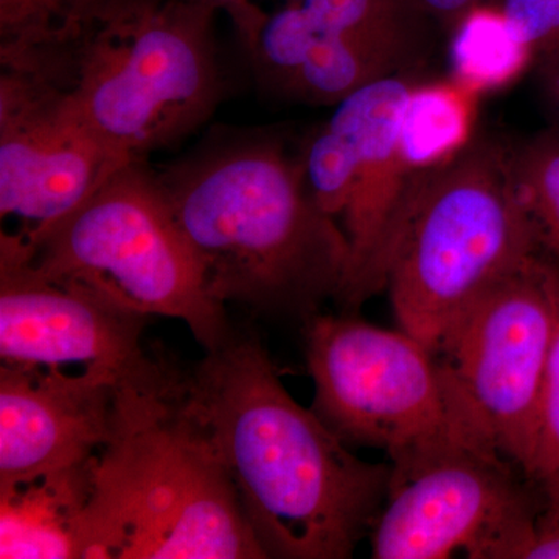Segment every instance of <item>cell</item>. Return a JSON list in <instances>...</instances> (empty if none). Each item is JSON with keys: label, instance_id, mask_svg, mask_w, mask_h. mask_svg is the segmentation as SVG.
I'll list each match as a JSON object with an SVG mask.
<instances>
[{"label": "cell", "instance_id": "1", "mask_svg": "<svg viewBox=\"0 0 559 559\" xmlns=\"http://www.w3.org/2000/svg\"><path fill=\"white\" fill-rule=\"evenodd\" d=\"M187 404L226 466L267 558H352L388 499L392 466L356 457L301 407L252 334L189 373Z\"/></svg>", "mask_w": 559, "mask_h": 559}, {"label": "cell", "instance_id": "3", "mask_svg": "<svg viewBox=\"0 0 559 559\" xmlns=\"http://www.w3.org/2000/svg\"><path fill=\"white\" fill-rule=\"evenodd\" d=\"M267 558L167 360L117 390L76 559Z\"/></svg>", "mask_w": 559, "mask_h": 559}, {"label": "cell", "instance_id": "6", "mask_svg": "<svg viewBox=\"0 0 559 559\" xmlns=\"http://www.w3.org/2000/svg\"><path fill=\"white\" fill-rule=\"evenodd\" d=\"M11 240L46 277L148 318L182 320L204 352L234 333L145 159L117 168L32 246Z\"/></svg>", "mask_w": 559, "mask_h": 559}, {"label": "cell", "instance_id": "4", "mask_svg": "<svg viewBox=\"0 0 559 559\" xmlns=\"http://www.w3.org/2000/svg\"><path fill=\"white\" fill-rule=\"evenodd\" d=\"M216 14L191 0H138L62 43L2 51L0 64L46 81L114 153L145 159L218 106Z\"/></svg>", "mask_w": 559, "mask_h": 559}, {"label": "cell", "instance_id": "8", "mask_svg": "<svg viewBox=\"0 0 559 559\" xmlns=\"http://www.w3.org/2000/svg\"><path fill=\"white\" fill-rule=\"evenodd\" d=\"M543 500L491 444H462L392 469L371 528L374 559H522Z\"/></svg>", "mask_w": 559, "mask_h": 559}, {"label": "cell", "instance_id": "16", "mask_svg": "<svg viewBox=\"0 0 559 559\" xmlns=\"http://www.w3.org/2000/svg\"><path fill=\"white\" fill-rule=\"evenodd\" d=\"M479 98L454 79L414 84L401 121V150L412 175L441 167L473 142Z\"/></svg>", "mask_w": 559, "mask_h": 559}, {"label": "cell", "instance_id": "17", "mask_svg": "<svg viewBox=\"0 0 559 559\" xmlns=\"http://www.w3.org/2000/svg\"><path fill=\"white\" fill-rule=\"evenodd\" d=\"M450 32L451 79L480 97L509 86L536 61L495 0L463 13Z\"/></svg>", "mask_w": 559, "mask_h": 559}, {"label": "cell", "instance_id": "23", "mask_svg": "<svg viewBox=\"0 0 559 559\" xmlns=\"http://www.w3.org/2000/svg\"><path fill=\"white\" fill-rule=\"evenodd\" d=\"M522 559H559V518L539 514L535 535Z\"/></svg>", "mask_w": 559, "mask_h": 559}, {"label": "cell", "instance_id": "5", "mask_svg": "<svg viewBox=\"0 0 559 559\" xmlns=\"http://www.w3.org/2000/svg\"><path fill=\"white\" fill-rule=\"evenodd\" d=\"M539 255L513 153L471 142L415 178L385 285L396 322L437 353L477 301Z\"/></svg>", "mask_w": 559, "mask_h": 559}, {"label": "cell", "instance_id": "20", "mask_svg": "<svg viewBox=\"0 0 559 559\" xmlns=\"http://www.w3.org/2000/svg\"><path fill=\"white\" fill-rule=\"evenodd\" d=\"M536 60L559 57V0H495Z\"/></svg>", "mask_w": 559, "mask_h": 559}, {"label": "cell", "instance_id": "18", "mask_svg": "<svg viewBox=\"0 0 559 559\" xmlns=\"http://www.w3.org/2000/svg\"><path fill=\"white\" fill-rule=\"evenodd\" d=\"M513 170L540 255L559 267V132L540 134L513 153Z\"/></svg>", "mask_w": 559, "mask_h": 559}, {"label": "cell", "instance_id": "7", "mask_svg": "<svg viewBox=\"0 0 559 559\" xmlns=\"http://www.w3.org/2000/svg\"><path fill=\"white\" fill-rule=\"evenodd\" d=\"M305 342L311 409L345 443L385 451L392 469L462 444L496 448L447 362L407 331L316 312Z\"/></svg>", "mask_w": 559, "mask_h": 559}, {"label": "cell", "instance_id": "25", "mask_svg": "<svg viewBox=\"0 0 559 559\" xmlns=\"http://www.w3.org/2000/svg\"><path fill=\"white\" fill-rule=\"evenodd\" d=\"M544 66H547V84H549L551 100L557 106L559 114V57L544 61Z\"/></svg>", "mask_w": 559, "mask_h": 559}, {"label": "cell", "instance_id": "15", "mask_svg": "<svg viewBox=\"0 0 559 559\" xmlns=\"http://www.w3.org/2000/svg\"><path fill=\"white\" fill-rule=\"evenodd\" d=\"M97 455L72 468L0 488V558H76Z\"/></svg>", "mask_w": 559, "mask_h": 559}, {"label": "cell", "instance_id": "26", "mask_svg": "<svg viewBox=\"0 0 559 559\" xmlns=\"http://www.w3.org/2000/svg\"><path fill=\"white\" fill-rule=\"evenodd\" d=\"M293 2H297V0H293Z\"/></svg>", "mask_w": 559, "mask_h": 559}, {"label": "cell", "instance_id": "19", "mask_svg": "<svg viewBox=\"0 0 559 559\" xmlns=\"http://www.w3.org/2000/svg\"><path fill=\"white\" fill-rule=\"evenodd\" d=\"M547 272L557 320L540 395L538 436L528 479L535 485L543 500L540 514L559 518V267L547 260Z\"/></svg>", "mask_w": 559, "mask_h": 559}, {"label": "cell", "instance_id": "22", "mask_svg": "<svg viewBox=\"0 0 559 559\" xmlns=\"http://www.w3.org/2000/svg\"><path fill=\"white\" fill-rule=\"evenodd\" d=\"M191 2L201 3V5L218 11V13L224 11V13L229 14L240 38L248 35L255 27L257 22L264 13L252 0H191Z\"/></svg>", "mask_w": 559, "mask_h": 559}, {"label": "cell", "instance_id": "12", "mask_svg": "<svg viewBox=\"0 0 559 559\" xmlns=\"http://www.w3.org/2000/svg\"><path fill=\"white\" fill-rule=\"evenodd\" d=\"M414 81L388 76L337 103L329 120L347 140L353 191L340 224L347 237V275L337 301L356 310L388 285L415 178L401 150V121Z\"/></svg>", "mask_w": 559, "mask_h": 559}, {"label": "cell", "instance_id": "2", "mask_svg": "<svg viewBox=\"0 0 559 559\" xmlns=\"http://www.w3.org/2000/svg\"><path fill=\"white\" fill-rule=\"evenodd\" d=\"M154 173L221 304L307 320L337 299L347 237L312 198L299 156L277 138L216 132Z\"/></svg>", "mask_w": 559, "mask_h": 559}, {"label": "cell", "instance_id": "13", "mask_svg": "<svg viewBox=\"0 0 559 559\" xmlns=\"http://www.w3.org/2000/svg\"><path fill=\"white\" fill-rule=\"evenodd\" d=\"M117 385L0 367V488L72 468L108 443Z\"/></svg>", "mask_w": 559, "mask_h": 559}, {"label": "cell", "instance_id": "11", "mask_svg": "<svg viewBox=\"0 0 559 559\" xmlns=\"http://www.w3.org/2000/svg\"><path fill=\"white\" fill-rule=\"evenodd\" d=\"M128 160L84 128L46 81L2 68L0 213L16 221L3 234L32 246Z\"/></svg>", "mask_w": 559, "mask_h": 559}, {"label": "cell", "instance_id": "21", "mask_svg": "<svg viewBox=\"0 0 559 559\" xmlns=\"http://www.w3.org/2000/svg\"><path fill=\"white\" fill-rule=\"evenodd\" d=\"M134 2L138 0H53L58 22H60V33L51 43L73 38L87 25Z\"/></svg>", "mask_w": 559, "mask_h": 559}, {"label": "cell", "instance_id": "14", "mask_svg": "<svg viewBox=\"0 0 559 559\" xmlns=\"http://www.w3.org/2000/svg\"><path fill=\"white\" fill-rule=\"evenodd\" d=\"M441 27L418 0H297L241 40L261 86L283 94L311 58L360 33Z\"/></svg>", "mask_w": 559, "mask_h": 559}, {"label": "cell", "instance_id": "10", "mask_svg": "<svg viewBox=\"0 0 559 559\" xmlns=\"http://www.w3.org/2000/svg\"><path fill=\"white\" fill-rule=\"evenodd\" d=\"M148 316L40 274L0 235L2 366L60 371L123 385L156 362L142 347Z\"/></svg>", "mask_w": 559, "mask_h": 559}, {"label": "cell", "instance_id": "9", "mask_svg": "<svg viewBox=\"0 0 559 559\" xmlns=\"http://www.w3.org/2000/svg\"><path fill=\"white\" fill-rule=\"evenodd\" d=\"M555 320L547 260L539 255L477 301L437 352L496 448L527 479Z\"/></svg>", "mask_w": 559, "mask_h": 559}, {"label": "cell", "instance_id": "24", "mask_svg": "<svg viewBox=\"0 0 559 559\" xmlns=\"http://www.w3.org/2000/svg\"><path fill=\"white\" fill-rule=\"evenodd\" d=\"M418 2L433 20L439 22L441 27L450 28L463 13L485 0H418Z\"/></svg>", "mask_w": 559, "mask_h": 559}]
</instances>
